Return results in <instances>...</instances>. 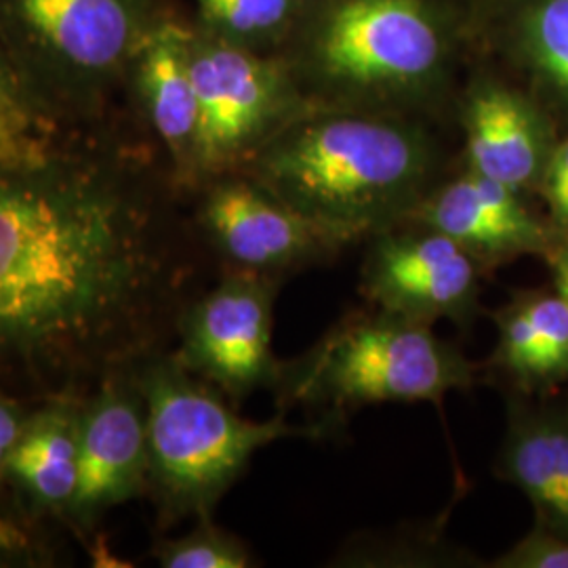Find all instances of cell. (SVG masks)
Returning a JSON list of instances; mask_svg holds the SVG:
<instances>
[{"label":"cell","mask_w":568,"mask_h":568,"mask_svg":"<svg viewBox=\"0 0 568 568\" xmlns=\"http://www.w3.org/2000/svg\"><path fill=\"white\" fill-rule=\"evenodd\" d=\"M114 122L0 169V389L28 403L171 347L190 302L185 236Z\"/></svg>","instance_id":"1"},{"label":"cell","mask_w":568,"mask_h":568,"mask_svg":"<svg viewBox=\"0 0 568 568\" xmlns=\"http://www.w3.org/2000/svg\"><path fill=\"white\" fill-rule=\"evenodd\" d=\"M251 166L255 182L342 246L405 217L426 175V150L394 122L335 116L274 135Z\"/></svg>","instance_id":"2"},{"label":"cell","mask_w":568,"mask_h":568,"mask_svg":"<svg viewBox=\"0 0 568 568\" xmlns=\"http://www.w3.org/2000/svg\"><path fill=\"white\" fill-rule=\"evenodd\" d=\"M145 400L148 493L161 530L211 516L251 457L276 440L312 436L284 415L244 419L220 389L190 373L171 347L133 365Z\"/></svg>","instance_id":"3"},{"label":"cell","mask_w":568,"mask_h":568,"mask_svg":"<svg viewBox=\"0 0 568 568\" xmlns=\"http://www.w3.org/2000/svg\"><path fill=\"white\" fill-rule=\"evenodd\" d=\"M154 23L145 0H0L7 55L68 126L116 121L112 102Z\"/></svg>","instance_id":"4"},{"label":"cell","mask_w":568,"mask_h":568,"mask_svg":"<svg viewBox=\"0 0 568 568\" xmlns=\"http://www.w3.org/2000/svg\"><path fill=\"white\" fill-rule=\"evenodd\" d=\"M476 366L432 326L377 310L335 326L304 361L283 368L276 386L286 403L331 410L377 403H443L474 384Z\"/></svg>","instance_id":"5"},{"label":"cell","mask_w":568,"mask_h":568,"mask_svg":"<svg viewBox=\"0 0 568 568\" xmlns=\"http://www.w3.org/2000/svg\"><path fill=\"white\" fill-rule=\"evenodd\" d=\"M276 286L274 276L225 270L178 318L173 356L232 405L278 382L281 365L272 354Z\"/></svg>","instance_id":"6"},{"label":"cell","mask_w":568,"mask_h":568,"mask_svg":"<svg viewBox=\"0 0 568 568\" xmlns=\"http://www.w3.org/2000/svg\"><path fill=\"white\" fill-rule=\"evenodd\" d=\"M190 68L199 103L196 182L230 175L274 138L283 84L276 72L225 39L192 37Z\"/></svg>","instance_id":"7"},{"label":"cell","mask_w":568,"mask_h":568,"mask_svg":"<svg viewBox=\"0 0 568 568\" xmlns=\"http://www.w3.org/2000/svg\"><path fill=\"white\" fill-rule=\"evenodd\" d=\"M148 493L145 400L133 365L105 375L82 396L79 476L63 528L79 544L103 518Z\"/></svg>","instance_id":"8"},{"label":"cell","mask_w":568,"mask_h":568,"mask_svg":"<svg viewBox=\"0 0 568 568\" xmlns=\"http://www.w3.org/2000/svg\"><path fill=\"white\" fill-rule=\"evenodd\" d=\"M363 265V293L382 312L429 325L464 323L480 295V264L462 244L419 224L375 234Z\"/></svg>","instance_id":"9"},{"label":"cell","mask_w":568,"mask_h":568,"mask_svg":"<svg viewBox=\"0 0 568 568\" xmlns=\"http://www.w3.org/2000/svg\"><path fill=\"white\" fill-rule=\"evenodd\" d=\"M196 225L225 270L234 272L276 276L335 246L262 183L232 173L209 182Z\"/></svg>","instance_id":"10"},{"label":"cell","mask_w":568,"mask_h":568,"mask_svg":"<svg viewBox=\"0 0 568 568\" xmlns=\"http://www.w3.org/2000/svg\"><path fill=\"white\" fill-rule=\"evenodd\" d=\"M318 51L339 81L406 84L434 70L440 37L419 0H345L326 21Z\"/></svg>","instance_id":"11"},{"label":"cell","mask_w":568,"mask_h":568,"mask_svg":"<svg viewBox=\"0 0 568 568\" xmlns=\"http://www.w3.org/2000/svg\"><path fill=\"white\" fill-rule=\"evenodd\" d=\"M82 396L61 394L34 403L9 457L7 493L21 516L37 525L63 528L72 506L79 476Z\"/></svg>","instance_id":"12"},{"label":"cell","mask_w":568,"mask_h":568,"mask_svg":"<svg viewBox=\"0 0 568 568\" xmlns=\"http://www.w3.org/2000/svg\"><path fill=\"white\" fill-rule=\"evenodd\" d=\"M190 49L192 34L185 28L156 21L129 74L143 121L163 145L180 182H196L199 103Z\"/></svg>","instance_id":"13"},{"label":"cell","mask_w":568,"mask_h":568,"mask_svg":"<svg viewBox=\"0 0 568 568\" xmlns=\"http://www.w3.org/2000/svg\"><path fill=\"white\" fill-rule=\"evenodd\" d=\"M417 222L447 234L478 262L548 248V234L518 201L516 190L469 173L448 183L417 211Z\"/></svg>","instance_id":"14"},{"label":"cell","mask_w":568,"mask_h":568,"mask_svg":"<svg viewBox=\"0 0 568 568\" xmlns=\"http://www.w3.org/2000/svg\"><path fill=\"white\" fill-rule=\"evenodd\" d=\"M467 154L474 173L520 190L544 164L546 140L535 110L504 89H485L466 114Z\"/></svg>","instance_id":"15"},{"label":"cell","mask_w":568,"mask_h":568,"mask_svg":"<svg viewBox=\"0 0 568 568\" xmlns=\"http://www.w3.org/2000/svg\"><path fill=\"white\" fill-rule=\"evenodd\" d=\"M501 466L537 509L539 525L568 537V427L546 419L516 424Z\"/></svg>","instance_id":"16"},{"label":"cell","mask_w":568,"mask_h":568,"mask_svg":"<svg viewBox=\"0 0 568 568\" xmlns=\"http://www.w3.org/2000/svg\"><path fill=\"white\" fill-rule=\"evenodd\" d=\"M152 556L163 568H248L253 556L243 541L201 516L199 525L182 537L161 539Z\"/></svg>","instance_id":"17"},{"label":"cell","mask_w":568,"mask_h":568,"mask_svg":"<svg viewBox=\"0 0 568 568\" xmlns=\"http://www.w3.org/2000/svg\"><path fill=\"white\" fill-rule=\"evenodd\" d=\"M65 530L37 525L0 497V568H53L65 558Z\"/></svg>","instance_id":"18"},{"label":"cell","mask_w":568,"mask_h":568,"mask_svg":"<svg viewBox=\"0 0 568 568\" xmlns=\"http://www.w3.org/2000/svg\"><path fill=\"white\" fill-rule=\"evenodd\" d=\"M527 37L539 68L568 91V0H541L528 18Z\"/></svg>","instance_id":"19"},{"label":"cell","mask_w":568,"mask_h":568,"mask_svg":"<svg viewBox=\"0 0 568 568\" xmlns=\"http://www.w3.org/2000/svg\"><path fill=\"white\" fill-rule=\"evenodd\" d=\"M520 304L527 312L535 339L541 352L544 382L568 375V302L556 295L525 297Z\"/></svg>","instance_id":"20"},{"label":"cell","mask_w":568,"mask_h":568,"mask_svg":"<svg viewBox=\"0 0 568 568\" xmlns=\"http://www.w3.org/2000/svg\"><path fill=\"white\" fill-rule=\"evenodd\" d=\"M196 4L213 28L236 39L276 30L291 11V0H196Z\"/></svg>","instance_id":"21"},{"label":"cell","mask_w":568,"mask_h":568,"mask_svg":"<svg viewBox=\"0 0 568 568\" xmlns=\"http://www.w3.org/2000/svg\"><path fill=\"white\" fill-rule=\"evenodd\" d=\"M493 567L568 568V537L539 525L523 541L499 556Z\"/></svg>","instance_id":"22"},{"label":"cell","mask_w":568,"mask_h":568,"mask_svg":"<svg viewBox=\"0 0 568 568\" xmlns=\"http://www.w3.org/2000/svg\"><path fill=\"white\" fill-rule=\"evenodd\" d=\"M32 405L34 403L21 400L18 396L0 389V497L7 501H11V497L4 487V474L9 466V457L20 440L21 429L28 422Z\"/></svg>","instance_id":"23"},{"label":"cell","mask_w":568,"mask_h":568,"mask_svg":"<svg viewBox=\"0 0 568 568\" xmlns=\"http://www.w3.org/2000/svg\"><path fill=\"white\" fill-rule=\"evenodd\" d=\"M546 196L554 220L568 225V140L554 150L546 166Z\"/></svg>","instance_id":"24"},{"label":"cell","mask_w":568,"mask_h":568,"mask_svg":"<svg viewBox=\"0 0 568 568\" xmlns=\"http://www.w3.org/2000/svg\"><path fill=\"white\" fill-rule=\"evenodd\" d=\"M0 95H21V98H30V100L37 102V98L30 93V89L26 87V82L21 81L20 72L16 70L13 61L7 55L2 42H0ZM39 105H41V103H39ZM42 110H44V108H42ZM44 112H47V110H44ZM55 121H58V119H55Z\"/></svg>","instance_id":"25"},{"label":"cell","mask_w":568,"mask_h":568,"mask_svg":"<svg viewBox=\"0 0 568 568\" xmlns=\"http://www.w3.org/2000/svg\"><path fill=\"white\" fill-rule=\"evenodd\" d=\"M548 255L549 265H551V272H554L556 293L568 302V243L551 248Z\"/></svg>","instance_id":"26"}]
</instances>
